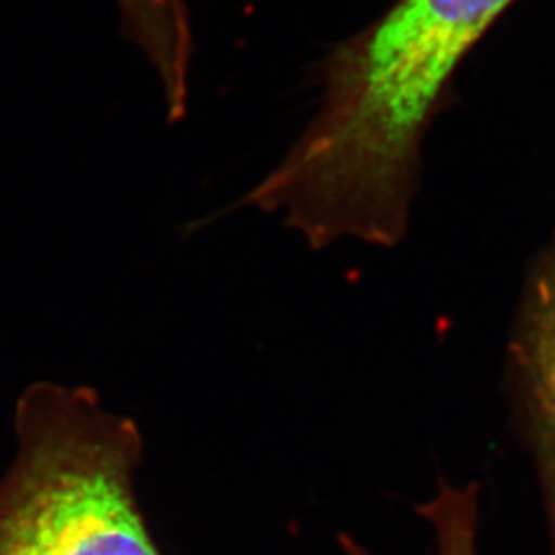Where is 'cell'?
<instances>
[{"label":"cell","mask_w":555,"mask_h":555,"mask_svg":"<svg viewBox=\"0 0 555 555\" xmlns=\"http://www.w3.org/2000/svg\"><path fill=\"white\" fill-rule=\"evenodd\" d=\"M515 0H397L321 64L315 118L245 196L313 247H396L408 231L422 139L459 64Z\"/></svg>","instance_id":"1"},{"label":"cell","mask_w":555,"mask_h":555,"mask_svg":"<svg viewBox=\"0 0 555 555\" xmlns=\"http://www.w3.org/2000/svg\"><path fill=\"white\" fill-rule=\"evenodd\" d=\"M0 479V555H163L140 508L139 424L89 387L36 383L15 408Z\"/></svg>","instance_id":"2"},{"label":"cell","mask_w":555,"mask_h":555,"mask_svg":"<svg viewBox=\"0 0 555 555\" xmlns=\"http://www.w3.org/2000/svg\"><path fill=\"white\" fill-rule=\"evenodd\" d=\"M511 378L555 554V233L527 280L511 341Z\"/></svg>","instance_id":"3"},{"label":"cell","mask_w":555,"mask_h":555,"mask_svg":"<svg viewBox=\"0 0 555 555\" xmlns=\"http://www.w3.org/2000/svg\"><path fill=\"white\" fill-rule=\"evenodd\" d=\"M433 533L437 555H477V525H479V490L476 483L453 486L440 481L437 496L417 506ZM339 547L344 555H375L352 535L341 533Z\"/></svg>","instance_id":"4"},{"label":"cell","mask_w":555,"mask_h":555,"mask_svg":"<svg viewBox=\"0 0 555 555\" xmlns=\"http://www.w3.org/2000/svg\"><path fill=\"white\" fill-rule=\"evenodd\" d=\"M121 34L134 40H153L169 31L183 11V0H116Z\"/></svg>","instance_id":"5"}]
</instances>
